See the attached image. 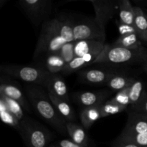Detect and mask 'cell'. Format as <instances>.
I'll list each match as a JSON object with an SVG mask.
<instances>
[{
    "label": "cell",
    "mask_w": 147,
    "mask_h": 147,
    "mask_svg": "<svg viewBox=\"0 0 147 147\" xmlns=\"http://www.w3.org/2000/svg\"><path fill=\"white\" fill-rule=\"evenodd\" d=\"M60 147H83L77 144L74 143L73 141L70 139H63L60 140L58 143L57 144Z\"/></svg>",
    "instance_id": "34"
},
{
    "label": "cell",
    "mask_w": 147,
    "mask_h": 147,
    "mask_svg": "<svg viewBox=\"0 0 147 147\" xmlns=\"http://www.w3.org/2000/svg\"><path fill=\"white\" fill-rule=\"evenodd\" d=\"M66 42L60 34L59 19H48L42 23L33 57L37 59L42 56L47 57L50 55L57 54Z\"/></svg>",
    "instance_id": "2"
},
{
    "label": "cell",
    "mask_w": 147,
    "mask_h": 147,
    "mask_svg": "<svg viewBox=\"0 0 147 147\" xmlns=\"http://www.w3.org/2000/svg\"><path fill=\"white\" fill-rule=\"evenodd\" d=\"M146 16H147V12H146Z\"/></svg>",
    "instance_id": "41"
},
{
    "label": "cell",
    "mask_w": 147,
    "mask_h": 147,
    "mask_svg": "<svg viewBox=\"0 0 147 147\" xmlns=\"http://www.w3.org/2000/svg\"><path fill=\"white\" fill-rule=\"evenodd\" d=\"M100 106L84 108L81 111L80 119L82 126L84 129H88L96 121L102 118L100 113Z\"/></svg>",
    "instance_id": "18"
},
{
    "label": "cell",
    "mask_w": 147,
    "mask_h": 147,
    "mask_svg": "<svg viewBox=\"0 0 147 147\" xmlns=\"http://www.w3.org/2000/svg\"><path fill=\"white\" fill-rule=\"evenodd\" d=\"M144 70H146L147 72V67H146V66H144Z\"/></svg>",
    "instance_id": "38"
},
{
    "label": "cell",
    "mask_w": 147,
    "mask_h": 147,
    "mask_svg": "<svg viewBox=\"0 0 147 147\" xmlns=\"http://www.w3.org/2000/svg\"><path fill=\"white\" fill-rule=\"evenodd\" d=\"M116 70L91 68L84 69L79 73L80 80L83 83L92 85H106L109 79L118 73Z\"/></svg>",
    "instance_id": "9"
},
{
    "label": "cell",
    "mask_w": 147,
    "mask_h": 147,
    "mask_svg": "<svg viewBox=\"0 0 147 147\" xmlns=\"http://www.w3.org/2000/svg\"><path fill=\"white\" fill-rule=\"evenodd\" d=\"M66 129L70 140L83 147L88 146V138L83 126L74 122H66Z\"/></svg>",
    "instance_id": "15"
},
{
    "label": "cell",
    "mask_w": 147,
    "mask_h": 147,
    "mask_svg": "<svg viewBox=\"0 0 147 147\" xmlns=\"http://www.w3.org/2000/svg\"><path fill=\"white\" fill-rule=\"evenodd\" d=\"M60 34L67 42H76L73 34L75 23L70 20H60Z\"/></svg>",
    "instance_id": "26"
},
{
    "label": "cell",
    "mask_w": 147,
    "mask_h": 147,
    "mask_svg": "<svg viewBox=\"0 0 147 147\" xmlns=\"http://www.w3.org/2000/svg\"><path fill=\"white\" fill-rule=\"evenodd\" d=\"M27 94L30 103L39 116L59 133L65 135L67 133L66 122L52 103L48 93L37 85L31 84L27 87Z\"/></svg>",
    "instance_id": "1"
},
{
    "label": "cell",
    "mask_w": 147,
    "mask_h": 147,
    "mask_svg": "<svg viewBox=\"0 0 147 147\" xmlns=\"http://www.w3.org/2000/svg\"><path fill=\"white\" fill-rule=\"evenodd\" d=\"M127 109H129V112H136L147 114V94L139 104Z\"/></svg>",
    "instance_id": "32"
},
{
    "label": "cell",
    "mask_w": 147,
    "mask_h": 147,
    "mask_svg": "<svg viewBox=\"0 0 147 147\" xmlns=\"http://www.w3.org/2000/svg\"><path fill=\"white\" fill-rule=\"evenodd\" d=\"M13 73L23 81L30 83L32 85L45 86L50 73L45 69L40 67L23 66L13 69Z\"/></svg>",
    "instance_id": "8"
},
{
    "label": "cell",
    "mask_w": 147,
    "mask_h": 147,
    "mask_svg": "<svg viewBox=\"0 0 147 147\" xmlns=\"http://www.w3.org/2000/svg\"><path fill=\"white\" fill-rule=\"evenodd\" d=\"M143 64H144V66H146V67H147V57H146V60H145L144 63Z\"/></svg>",
    "instance_id": "37"
},
{
    "label": "cell",
    "mask_w": 147,
    "mask_h": 147,
    "mask_svg": "<svg viewBox=\"0 0 147 147\" xmlns=\"http://www.w3.org/2000/svg\"><path fill=\"white\" fill-rule=\"evenodd\" d=\"M111 100L115 103H118V104L121 105L122 106H124L126 109H128V107L130 106L129 98V88L118 92L116 96L113 98H111Z\"/></svg>",
    "instance_id": "30"
},
{
    "label": "cell",
    "mask_w": 147,
    "mask_h": 147,
    "mask_svg": "<svg viewBox=\"0 0 147 147\" xmlns=\"http://www.w3.org/2000/svg\"><path fill=\"white\" fill-rule=\"evenodd\" d=\"M47 93L53 96L68 102V90L64 79L59 74L50 73L45 86Z\"/></svg>",
    "instance_id": "12"
},
{
    "label": "cell",
    "mask_w": 147,
    "mask_h": 147,
    "mask_svg": "<svg viewBox=\"0 0 147 147\" xmlns=\"http://www.w3.org/2000/svg\"><path fill=\"white\" fill-rule=\"evenodd\" d=\"M110 95V92L106 90H98V91H83L76 93L73 96L78 104L84 108L93 107V106H100L105 103L108 97Z\"/></svg>",
    "instance_id": "11"
},
{
    "label": "cell",
    "mask_w": 147,
    "mask_h": 147,
    "mask_svg": "<svg viewBox=\"0 0 147 147\" xmlns=\"http://www.w3.org/2000/svg\"><path fill=\"white\" fill-rule=\"evenodd\" d=\"M147 132V114L129 112L127 123L120 136H131Z\"/></svg>",
    "instance_id": "10"
},
{
    "label": "cell",
    "mask_w": 147,
    "mask_h": 147,
    "mask_svg": "<svg viewBox=\"0 0 147 147\" xmlns=\"http://www.w3.org/2000/svg\"><path fill=\"white\" fill-rule=\"evenodd\" d=\"M49 98L57 111L65 122H74L76 121V113L68 102L58 98L48 93Z\"/></svg>",
    "instance_id": "14"
},
{
    "label": "cell",
    "mask_w": 147,
    "mask_h": 147,
    "mask_svg": "<svg viewBox=\"0 0 147 147\" xmlns=\"http://www.w3.org/2000/svg\"><path fill=\"white\" fill-rule=\"evenodd\" d=\"M136 78L126 76L123 74L122 72L118 73L113 75L109 81L107 82L106 86H108L109 89L112 91L119 92L124 89L127 88L131 85Z\"/></svg>",
    "instance_id": "17"
},
{
    "label": "cell",
    "mask_w": 147,
    "mask_h": 147,
    "mask_svg": "<svg viewBox=\"0 0 147 147\" xmlns=\"http://www.w3.org/2000/svg\"><path fill=\"white\" fill-rule=\"evenodd\" d=\"M94 8L96 17L94 20L98 25L105 31L107 23L114 17L119 9V1L109 0H89Z\"/></svg>",
    "instance_id": "6"
},
{
    "label": "cell",
    "mask_w": 147,
    "mask_h": 147,
    "mask_svg": "<svg viewBox=\"0 0 147 147\" xmlns=\"http://www.w3.org/2000/svg\"><path fill=\"white\" fill-rule=\"evenodd\" d=\"M49 147H55V145H51V146H49Z\"/></svg>",
    "instance_id": "40"
},
{
    "label": "cell",
    "mask_w": 147,
    "mask_h": 147,
    "mask_svg": "<svg viewBox=\"0 0 147 147\" xmlns=\"http://www.w3.org/2000/svg\"><path fill=\"white\" fill-rule=\"evenodd\" d=\"M143 40H144V41H146V42H147V31H146V32L145 33L144 36Z\"/></svg>",
    "instance_id": "36"
},
{
    "label": "cell",
    "mask_w": 147,
    "mask_h": 147,
    "mask_svg": "<svg viewBox=\"0 0 147 147\" xmlns=\"http://www.w3.org/2000/svg\"><path fill=\"white\" fill-rule=\"evenodd\" d=\"M118 140L132 142L141 147H147V132L131 136H119Z\"/></svg>",
    "instance_id": "29"
},
{
    "label": "cell",
    "mask_w": 147,
    "mask_h": 147,
    "mask_svg": "<svg viewBox=\"0 0 147 147\" xmlns=\"http://www.w3.org/2000/svg\"><path fill=\"white\" fill-rule=\"evenodd\" d=\"M75 41L80 40H100L105 41L104 30H102L94 20L92 21L75 23L73 27Z\"/></svg>",
    "instance_id": "7"
},
{
    "label": "cell",
    "mask_w": 147,
    "mask_h": 147,
    "mask_svg": "<svg viewBox=\"0 0 147 147\" xmlns=\"http://www.w3.org/2000/svg\"><path fill=\"white\" fill-rule=\"evenodd\" d=\"M117 26L119 28V33H120V36L121 35H126V34H133V33H137L135 27L134 26L128 25V24H125L121 22H117Z\"/></svg>",
    "instance_id": "33"
},
{
    "label": "cell",
    "mask_w": 147,
    "mask_h": 147,
    "mask_svg": "<svg viewBox=\"0 0 147 147\" xmlns=\"http://www.w3.org/2000/svg\"><path fill=\"white\" fill-rule=\"evenodd\" d=\"M45 70L51 74H58L62 73L66 64L59 53L50 55L45 58Z\"/></svg>",
    "instance_id": "23"
},
{
    "label": "cell",
    "mask_w": 147,
    "mask_h": 147,
    "mask_svg": "<svg viewBox=\"0 0 147 147\" xmlns=\"http://www.w3.org/2000/svg\"><path fill=\"white\" fill-rule=\"evenodd\" d=\"M146 95V93L144 90V86L143 82L138 79H135L134 81L129 87V98L130 106L128 107V109L139 104Z\"/></svg>",
    "instance_id": "19"
},
{
    "label": "cell",
    "mask_w": 147,
    "mask_h": 147,
    "mask_svg": "<svg viewBox=\"0 0 147 147\" xmlns=\"http://www.w3.org/2000/svg\"><path fill=\"white\" fill-rule=\"evenodd\" d=\"M24 132L26 134L27 143L30 147H47L51 136L45 128L31 120L23 123Z\"/></svg>",
    "instance_id": "5"
},
{
    "label": "cell",
    "mask_w": 147,
    "mask_h": 147,
    "mask_svg": "<svg viewBox=\"0 0 147 147\" xmlns=\"http://www.w3.org/2000/svg\"><path fill=\"white\" fill-rule=\"evenodd\" d=\"M3 92L6 96L18 102L25 110L32 112L28 103L26 101L25 98L23 96L22 92L18 88L13 86H6L3 88Z\"/></svg>",
    "instance_id": "24"
},
{
    "label": "cell",
    "mask_w": 147,
    "mask_h": 147,
    "mask_svg": "<svg viewBox=\"0 0 147 147\" xmlns=\"http://www.w3.org/2000/svg\"><path fill=\"white\" fill-rule=\"evenodd\" d=\"M55 147H60V146H59L58 145H57V144H55Z\"/></svg>",
    "instance_id": "39"
},
{
    "label": "cell",
    "mask_w": 147,
    "mask_h": 147,
    "mask_svg": "<svg viewBox=\"0 0 147 147\" xmlns=\"http://www.w3.org/2000/svg\"><path fill=\"white\" fill-rule=\"evenodd\" d=\"M146 57L147 50L144 47L136 50H131L113 45H105L104 48L94 63L108 65H126L134 63H144Z\"/></svg>",
    "instance_id": "3"
},
{
    "label": "cell",
    "mask_w": 147,
    "mask_h": 147,
    "mask_svg": "<svg viewBox=\"0 0 147 147\" xmlns=\"http://www.w3.org/2000/svg\"><path fill=\"white\" fill-rule=\"evenodd\" d=\"M0 118L3 122L7 123V124L12 125V126H18L19 121L9 111L7 108L0 111Z\"/></svg>",
    "instance_id": "31"
},
{
    "label": "cell",
    "mask_w": 147,
    "mask_h": 147,
    "mask_svg": "<svg viewBox=\"0 0 147 147\" xmlns=\"http://www.w3.org/2000/svg\"><path fill=\"white\" fill-rule=\"evenodd\" d=\"M114 147H141V146H138L137 144L132 143V142H124V141H121V140H118L117 139V142H116Z\"/></svg>",
    "instance_id": "35"
},
{
    "label": "cell",
    "mask_w": 147,
    "mask_h": 147,
    "mask_svg": "<svg viewBox=\"0 0 147 147\" xmlns=\"http://www.w3.org/2000/svg\"><path fill=\"white\" fill-rule=\"evenodd\" d=\"M4 102L9 111L19 121L24 123L26 121L24 120V113L23 111L22 106L17 101L13 100V99L8 98L5 96L4 97Z\"/></svg>",
    "instance_id": "25"
},
{
    "label": "cell",
    "mask_w": 147,
    "mask_h": 147,
    "mask_svg": "<svg viewBox=\"0 0 147 147\" xmlns=\"http://www.w3.org/2000/svg\"><path fill=\"white\" fill-rule=\"evenodd\" d=\"M119 18L121 22L134 27V6L131 5L129 0H120L119 2Z\"/></svg>",
    "instance_id": "20"
},
{
    "label": "cell",
    "mask_w": 147,
    "mask_h": 147,
    "mask_svg": "<svg viewBox=\"0 0 147 147\" xmlns=\"http://www.w3.org/2000/svg\"><path fill=\"white\" fill-rule=\"evenodd\" d=\"M105 41L80 40L75 42L76 57H83L88 54H100L105 47Z\"/></svg>",
    "instance_id": "13"
},
{
    "label": "cell",
    "mask_w": 147,
    "mask_h": 147,
    "mask_svg": "<svg viewBox=\"0 0 147 147\" xmlns=\"http://www.w3.org/2000/svg\"><path fill=\"white\" fill-rule=\"evenodd\" d=\"M75 42H66L63 45L62 48L60 49L59 54L62 57L64 60L66 65L73 61L76 58V55H75Z\"/></svg>",
    "instance_id": "28"
},
{
    "label": "cell",
    "mask_w": 147,
    "mask_h": 147,
    "mask_svg": "<svg viewBox=\"0 0 147 147\" xmlns=\"http://www.w3.org/2000/svg\"><path fill=\"white\" fill-rule=\"evenodd\" d=\"M99 55L100 54H88L83 57H76L73 61L65 66L61 73L63 75H69L80 69H83L87 65L94 63Z\"/></svg>",
    "instance_id": "16"
},
{
    "label": "cell",
    "mask_w": 147,
    "mask_h": 147,
    "mask_svg": "<svg viewBox=\"0 0 147 147\" xmlns=\"http://www.w3.org/2000/svg\"><path fill=\"white\" fill-rule=\"evenodd\" d=\"M134 27L138 36L141 40H143L144 36L147 31V16L142 7L134 6Z\"/></svg>",
    "instance_id": "21"
},
{
    "label": "cell",
    "mask_w": 147,
    "mask_h": 147,
    "mask_svg": "<svg viewBox=\"0 0 147 147\" xmlns=\"http://www.w3.org/2000/svg\"><path fill=\"white\" fill-rule=\"evenodd\" d=\"M112 45L131 50H136L143 47L137 33L120 36Z\"/></svg>",
    "instance_id": "22"
},
{
    "label": "cell",
    "mask_w": 147,
    "mask_h": 147,
    "mask_svg": "<svg viewBox=\"0 0 147 147\" xmlns=\"http://www.w3.org/2000/svg\"><path fill=\"white\" fill-rule=\"evenodd\" d=\"M126 109H127L126 107L115 103L111 99L108 100L100 106L101 117L103 118L106 117V116H111V115L117 114V113H121V112L123 111Z\"/></svg>",
    "instance_id": "27"
},
{
    "label": "cell",
    "mask_w": 147,
    "mask_h": 147,
    "mask_svg": "<svg viewBox=\"0 0 147 147\" xmlns=\"http://www.w3.org/2000/svg\"><path fill=\"white\" fill-rule=\"evenodd\" d=\"M21 4L26 15L35 27L48 20L54 7L50 0H24Z\"/></svg>",
    "instance_id": "4"
}]
</instances>
